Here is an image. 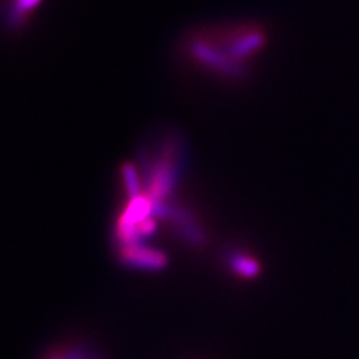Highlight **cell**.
I'll return each instance as SVG.
<instances>
[{"label": "cell", "instance_id": "6da1fadb", "mask_svg": "<svg viewBox=\"0 0 359 359\" xmlns=\"http://www.w3.org/2000/svg\"><path fill=\"white\" fill-rule=\"evenodd\" d=\"M196 33L190 39L187 50L190 59L201 67L226 78H241L244 62L264 48L265 33L253 27H240L226 32Z\"/></svg>", "mask_w": 359, "mask_h": 359}, {"label": "cell", "instance_id": "7a4b0ae2", "mask_svg": "<svg viewBox=\"0 0 359 359\" xmlns=\"http://www.w3.org/2000/svg\"><path fill=\"white\" fill-rule=\"evenodd\" d=\"M121 259L130 265L147 269H159L166 264L165 255L150 249H144V247L140 245H128L125 252L121 253Z\"/></svg>", "mask_w": 359, "mask_h": 359}, {"label": "cell", "instance_id": "3957f363", "mask_svg": "<svg viewBox=\"0 0 359 359\" xmlns=\"http://www.w3.org/2000/svg\"><path fill=\"white\" fill-rule=\"evenodd\" d=\"M42 0H9L8 15L11 26H20L25 22L26 17L38 8Z\"/></svg>", "mask_w": 359, "mask_h": 359}, {"label": "cell", "instance_id": "277c9868", "mask_svg": "<svg viewBox=\"0 0 359 359\" xmlns=\"http://www.w3.org/2000/svg\"><path fill=\"white\" fill-rule=\"evenodd\" d=\"M231 268L235 273L245 278H253L259 276L261 265L256 259L245 255H233L231 257Z\"/></svg>", "mask_w": 359, "mask_h": 359}]
</instances>
